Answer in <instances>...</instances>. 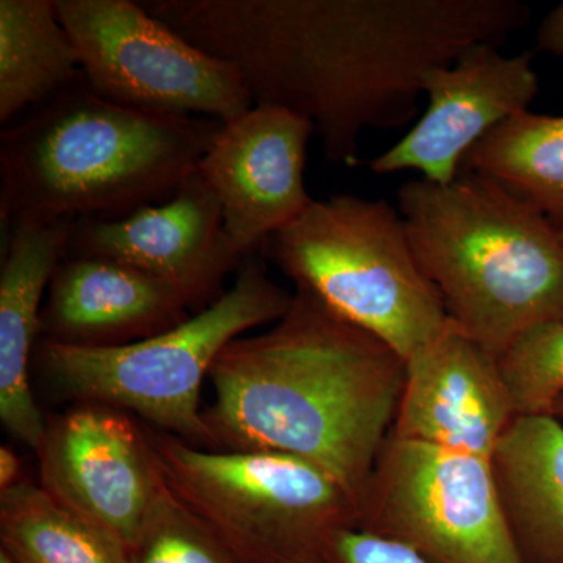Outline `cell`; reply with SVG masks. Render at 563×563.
Wrapping results in <instances>:
<instances>
[{
	"label": "cell",
	"instance_id": "obj_1",
	"mask_svg": "<svg viewBox=\"0 0 563 563\" xmlns=\"http://www.w3.org/2000/svg\"><path fill=\"white\" fill-rule=\"evenodd\" d=\"M152 16L239 69L254 106L312 121L324 157L358 163L366 129L420 113L424 80L479 44L506 43L518 0H151Z\"/></svg>",
	"mask_w": 563,
	"mask_h": 563
},
{
	"label": "cell",
	"instance_id": "obj_2",
	"mask_svg": "<svg viewBox=\"0 0 563 563\" xmlns=\"http://www.w3.org/2000/svg\"><path fill=\"white\" fill-rule=\"evenodd\" d=\"M203 410L214 450L269 451L313 463L357 506L390 435L406 380L391 347L296 288L269 331L221 352Z\"/></svg>",
	"mask_w": 563,
	"mask_h": 563
},
{
	"label": "cell",
	"instance_id": "obj_3",
	"mask_svg": "<svg viewBox=\"0 0 563 563\" xmlns=\"http://www.w3.org/2000/svg\"><path fill=\"white\" fill-rule=\"evenodd\" d=\"M222 122L120 106L84 76L0 135V220H121L169 201Z\"/></svg>",
	"mask_w": 563,
	"mask_h": 563
},
{
	"label": "cell",
	"instance_id": "obj_4",
	"mask_svg": "<svg viewBox=\"0 0 563 563\" xmlns=\"http://www.w3.org/2000/svg\"><path fill=\"white\" fill-rule=\"evenodd\" d=\"M398 210L448 318L496 358L526 332L563 320V236L501 185L462 172L406 181Z\"/></svg>",
	"mask_w": 563,
	"mask_h": 563
},
{
	"label": "cell",
	"instance_id": "obj_5",
	"mask_svg": "<svg viewBox=\"0 0 563 563\" xmlns=\"http://www.w3.org/2000/svg\"><path fill=\"white\" fill-rule=\"evenodd\" d=\"M292 298L269 279L263 255H251L218 301L176 328L113 347L40 340L33 365L66 398L135 413L162 432L214 450L201 410L203 380L229 343L279 321Z\"/></svg>",
	"mask_w": 563,
	"mask_h": 563
},
{
	"label": "cell",
	"instance_id": "obj_6",
	"mask_svg": "<svg viewBox=\"0 0 563 563\" xmlns=\"http://www.w3.org/2000/svg\"><path fill=\"white\" fill-rule=\"evenodd\" d=\"M261 254L298 290L376 336L406 363L450 322L401 213L388 202L352 195L313 201Z\"/></svg>",
	"mask_w": 563,
	"mask_h": 563
},
{
	"label": "cell",
	"instance_id": "obj_7",
	"mask_svg": "<svg viewBox=\"0 0 563 563\" xmlns=\"http://www.w3.org/2000/svg\"><path fill=\"white\" fill-rule=\"evenodd\" d=\"M147 435L169 490L246 563H321L340 532L357 528L350 493L313 463Z\"/></svg>",
	"mask_w": 563,
	"mask_h": 563
},
{
	"label": "cell",
	"instance_id": "obj_8",
	"mask_svg": "<svg viewBox=\"0 0 563 563\" xmlns=\"http://www.w3.org/2000/svg\"><path fill=\"white\" fill-rule=\"evenodd\" d=\"M357 529L428 563H523L490 459L393 433L358 495Z\"/></svg>",
	"mask_w": 563,
	"mask_h": 563
},
{
	"label": "cell",
	"instance_id": "obj_9",
	"mask_svg": "<svg viewBox=\"0 0 563 563\" xmlns=\"http://www.w3.org/2000/svg\"><path fill=\"white\" fill-rule=\"evenodd\" d=\"M88 85L120 106L231 122L254 107L235 66L131 0H55Z\"/></svg>",
	"mask_w": 563,
	"mask_h": 563
},
{
	"label": "cell",
	"instance_id": "obj_10",
	"mask_svg": "<svg viewBox=\"0 0 563 563\" xmlns=\"http://www.w3.org/2000/svg\"><path fill=\"white\" fill-rule=\"evenodd\" d=\"M40 485L133 550L162 483L150 435L122 410L79 406L47 422Z\"/></svg>",
	"mask_w": 563,
	"mask_h": 563
},
{
	"label": "cell",
	"instance_id": "obj_11",
	"mask_svg": "<svg viewBox=\"0 0 563 563\" xmlns=\"http://www.w3.org/2000/svg\"><path fill=\"white\" fill-rule=\"evenodd\" d=\"M312 121L287 109L254 106L224 122L198 173L221 203L224 231L244 258L261 254L314 201L306 188Z\"/></svg>",
	"mask_w": 563,
	"mask_h": 563
},
{
	"label": "cell",
	"instance_id": "obj_12",
	"mask_svg": "<svg viewBox=\"0 0 563 563\" xmlns=\"http://www.w3.org/2000/svg\"><path fill=\"white\" fill-rule=\"evenodd\" d=\"M68 254L124 263L174 288L196 313L224 295V282L246 258L224 231L221 203L201 174L169 201L121 220H77Z\"/></svg>",
	"mask_w": 563,
	"mask_h": 563
},
{
	"label": "cell",
	"instance_id": "obj_13",
	"mask_svg": "<svg viewBox=\"0 0 563 563\" xmlns=\"http://www.w3.org/2000/svg\"><path fill=\"white\" fill-rule=\"evenodd\" d=\"M532 62L531 52L506 55L498 44H479L431 70L424 80L428 109L369 169L379 176L417 172L433 184H451L487 133L529 110L539 95Z\"/></svg>",
	"mask_w": 563,
	"mask_h": 563
},
{
	"label": "cell",
	"instance_id": "obj_14",
	"mask_svg": "<svg viewBox=\"0 0 563 563\" xmlns=\"http://www.w3.org/2000/svg\"><path fill=\"white\" fill-rule=\"evenodd\" d=\"M515 417L498 358L450 320L406 363L390 433L490 459Z\"/></svg>",
	"mask_w": 563,
	"mask_h": 563
},
{
	"label": "cell",
	"instance_id": "obj_15",
	"mask_svg": "<svg viewBox=\"0 0 563 563\" xmlns=\"http://www.w3.org/2000/svg\"><path fill=\"white\" fill-rule=\"evenodd\" d=\"M179 292L124 263L66 252L41 310V340L84 347L124 346L190 318Z\"/></svg>",
	"mask_w": 563,
	"mask_h": 563
},
{
	"label": "cell",
	"instance_id": "obj_16",
	"mask_svg": "<svg viewBox=\"0 0 563 563\" xmlns=\"http://www.w3.org/2000/svg\"><path fill=\"white\" fill-rule=\"evenodd\" d=\"M76 220L13 221L3 232L0 268V418L11 435L38 453L46 435L32 393L31 372L41 340L44 291L68 252Z\"/></svg>",
	"mask_w": 563,
	"mask_h": 563
},
{
	"label": "cell",
	"instance_id": "obj_17",
	"mask_svg": "<svg viewBox=\"0 0 563 563\" xmlns=\"http://www.w3.org/2000/svg\"><path fill=\"white\" fill-rule=\"evenodd\" d=\"M490 463L521 562L563 563V421L515 417Z\"/></svg>",
	"mask_w": 563,
	"mask_h": 563
},
{
	"label": "cell",
	"instance_id": "obj_18",
	"mask_svg": "<svg viewBox=\"0 0 563 563\" xmlns=\"http://www.w3.org/2000/svg\"><path fill=\"white\" fill-rule=\"evenodd\" d=\"M80 76L55 0H0V122L51 101Z\"/></svg>",
	"mask_w": 563,
	"mask_h": 563
},
{
	"label": "cell",
	"instance_id": "obj_19",
	"mask_svg": "<svg viewBox=\"0 0 563 563\" xmlns=\"http://www.w3.org/2000/svg\"><path fill=\"white\" fill-rule=\"evenodd\" d=\"M563 229V117L526 110L484 136L462 163Z\"/></svg>",
	"mask_w": 563,
	"mask_h": 563
},
{
	"label": "cell",
	"instance_id": "obj_20",
	"mask_svg": "<svg viewBox=\"0 0 563 563\" xmlns=\"http://www.w3.org/2000/svg\"><path fill=\"white\" fill-rule=\"evenodd\" d=\"M0 542L14 563H133L117 536L25 481L0 492Z\"/></svg>",
	"mask_w": 563,
	"mask_h": 563
},
{
	"label": "cell",
	"instance_id": "obj_21",
	"mask_svg": "<svg viewBox=\"0 0 563 563\" xmlns=\"http://www.w3.org/2000/svg\"><path fill=\"white\" fill-rule=\"evenodd\" d=\"M132 562L246 563L169 490L163 477L133 547Z\"/></svg>",
	"mask_w": 563,
	"mask_h": 563
},
{
	"label": "cell",
	"instance_id": "obj_22",
	"mask_svg": "<svg viewBox=\"0 0 563 563\" xmlns=\"http://www.w3.org/2000/svg\"><path fill=\"white\" fill-rule=\"evenodd\" d=\"M498 362L517 417L551 415L563 396V320L526 332Z\"/></svg>",
	"mask_w": 563,
	"mask_h": 563
},
{
	"label": "cell",
	"instance_id": "obj_23",
	"mask_svg": "<svg viewBox=\"0 0 563 563\" xmlns=\"http://www.w3.org/2000/svg\"><path fill=\"white\" fill-rule=\"evenodd\" d=\"M321 563H428L401 543L352 528L329 544Z\"/></svg>",
	"mask_w": 563,
	"mask_h": 563
},
{
	"label": "cell",
	"instance_id": "obj_24",
	"mask_svg": "<svg viewBox=\"0 0 563 563\" xmlns=\"http://www.w3.org/2000/svg\"><path fill=\"white\" fill-rule=\"evenodd\" d=\"M537 47L563 58V2L544 16L537 32Z\"/></svg>",
	"mask_w": 563,
	"mask_h": 563
},
{
	"label": "cell",
	"instance_id": "obj_25",
	"mask_svg": "<svg viewBox=\"0 0 563 563\" xmlns=\"http://www.w3.org/2000/svg\"><path fill=\"white\" fill-rule=\"evenodd\" d=\"M21 461L9 446L0 448V492L21 483Z\"/></svg>",
	"mask_w": 563,
	"mask_h": 563
},
{
	"label": "cell",
	"instance_id": "obj_26",
	"mask_svg": "<svg viewBox=\"0 0 563 563\" xmlns=\"http://www.w3.org/2000/svg\"><path fill=\"white\" fill-rule=\"evenodd\" d=\"M551 415H554V417H558L559 420L563 421V396L555 401L553 412H551Z\"/></svg>",
	"mask_w": 563,
	"mask_h": 563
},
{
	"label": "cell",
	"instance_id": "obj_27",
	"mask_svg": "<svg viewBox=\"0 0 563 563\" xmlns=\"http://www.w3.org/2000/svg\"><path fill=\"white\" fill-rule=\"evenodd\" d=\"M0 563H14V562L11 561L9 555H7L5 553H2V551H0Z\"/></svg>",
	"mask_w": 563,
	"mask_h": 563
},
{
	"label": "cell",
	"instance_id": "obj_28",
	"mask_svg": "<svg viewBox=\"0 0 563 563\" xmlns=\"http://www.w3.org/2000/svg\"><path fill=\"white\" fill-rule=\"evenodd\" d=\"M561 233H562V236H563V229H561Z\"/></svg>",
	"mask_w": 563,
	"mask_h": 563
}]
</instances>
